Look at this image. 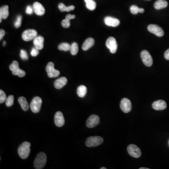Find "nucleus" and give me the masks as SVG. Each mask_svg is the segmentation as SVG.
I'll return each instance as SVG.
<instances>
[{"mask_svg": "<svg viewBox=\"0 0 169 169\" xmlns=\"http://www.w3.org/2000/svg\"><path fill=\"white\" fill-rule=\"evenodd\" d=\"M31 143L28 142H24L21 144L18 149V155L22 159H26L30 155Z\"/></svg>", "mask_w": 169, "mask_h": 169, "instance_id": "f257e3e1", "label": "nucleus"}, {"mask_svg": "<svg viewBox=\"0 0 169 169\" xmlns=\"http://www.w3.org/2000/svg\"><path fill=\"white\" fill-rule=\"evenodd\" d=\"M46 162V156L44 152L39 153L35 158L34 162V166L36 169L44 168Z\"/></svg>", "mask_w": 169, "mask_h": 169, "instance_id": "f03ea898", "label": "nucleus"}, {"mask_svg": "<svg viewBox=\"0 0 169 169\" xmlns=\"http://www.w3.org/2000/svg\"><path fill=\"white\" fill-rule=\"evenodd\" d=\"M103 139L100 136H91L87 139L86 145L88 147H94L102 143Z\"/></svg>", "mask_w": 169, "mask_h": 169, "instance_id": "7ed1b4c3", "label": "nucleus"}, {"mask_svg": "<svg viewBox=\"0 0 169 169\" xmlns=\"http://www.w3.org/2000/svg\"><path fill=\"white\" fill-rule=\"evenodd\" d=\"M9 69L14 75H17L21 77H23L26 75V72L20 68L19 63L17 61H13L9 65Z\"/></svg>", "mask_w": 169, "mask_h": 169, "instance_id": "20e7f679", "label": "nucleus"}, {"mask_svg": "<svg viewBox=\"0 0 169 169\" xmlns=\"http://www.w3.org/2000/svg\"><path fill=\"white\" fill-rule=\"evenodd\" d=\"M42 104V99L40 97L36 96L34 97L30 104V108L32 111L34 113H37L40 111Z\"/></svg>", "mask_w": 169, "mask_h": 169, "instance_id": "39448f33", "label": "nucleus"}, {"mask_svg": "<svg viewBox=\"0 0 169 169\" xmlns=\"http://www.w3.org/2000/svg\"><path fill=\"white\" fill-rule=\"evenodd\" d=\"M37 37V32L34 29L26 30L22 34V39L26 41H29L34 40Z\"/></svg>", "mask_w": 169, "mask_h": 169, "instance_id": "423d86ee", "label": "nucleus"}, {"mask_svg": "<svg viewBox=\"0 0 169 169\" xmlns=\"http://www.w3.org/2000/svg\"><path fill=\"white\" fill-rule=\"evenodd\" d=\"M127 151L131 156L134 158H139L141 156V151L136 145H129L127 147Z\"/></svg>", "mask_w": 169, "mask_h": 169, "instance_id": "0eeeda50", "label": "nucleus"}, {"mask_svg": "<svg viewBox=\"0 0 169 169\" xmlns=\"http://www.w3.org/2000/svg\"><path fill=\"white\" fill-rule=\"evenodd\" d=\"M46 70L49 77H56L59 75L60 71L55 69L54 64L52 62H49V63H48L46 68Z\"/></svg>", "mask_w": 169, "mask_h": 169, "instance_id": "6e6552de", "label": "nucleus"}, {"mask_svg": "<svg viewBox=\"0 0 169 169\" xmlns=\"http://www.w3.org/2000/svg\"><path fill=\"white\" fill-rule=\"evenodd\" d=\"M141 58L146 66L150 67L153 65L152 57L149 52L147 50H143L141 52Z\"/></svg>", "mask_w": 169, "mask_h": 169, "instance_id": "1a4fd4ad", "label": "nucleus"}, {"mask_svg": "<svg viewBox=\"0 0 169 169\" xmlns=\"http://www.w3.org/2000/svg\"><path fill=\"white\" fill-rule=\"evenodd\" d=\"M147 29L149 32L154 34L158 37H162L164 35V31L163 29L158 25L154 24L149 25L147 27Z\"/></svg>", "mask_w": 169, "mask_h": 169, "instance_id": "9d476101", "label": "nucleus"}, {"mask_svg": "<svg viewBox=\"0 0 169 169\" xmlns=\"http://www.w3.org/2000/svg\"><path fill=\"white\" fill-rule=\"evenodd\" d=\"M106 45L111 53L114 54L116 52L118 49V44L114 38L112 37L108 38L106 41Z\"/></svg>", "mask_w": 169, "mask_h": 169, "instance_id": "9b49d317", "label": "nucleus"}, {"mask_svg": "<svg viewBox=\"0 0 169 169\" xmlns=\"http://www.w3.org/2000/svg\"><path fill=\"white\" fill-rule=\"evenodd\" d=\"M120 106L122 111L125 113L129 112L132 110V103L127 98H124L122 99Z\"/></svg>", "mask_w": 169, "mask_h": 169, "instance_id": "f8f14e48", "label": "nucleus"}, {"mask_svg": "<svg viewBox=\"0 0 169 169\" xmlns=\"http://www.w3.org/2000/svg\"><path fill=\"white\" fill-rule=\"evenodd\" d=\"M100 123V118L96 115H92L88 119L86 125L88 128H93L98 125Z\"/></svg>", "mask_w": 169, "mask_h": 169, "instance_id": "ddd939ff", "label": "nucleus"}, {"mask_svg": "<svg viewBox=\"0 0 169 169\" xmlns=\"http://www.w3.org/2000/svg\"><path fill=\"white\" fill-rule=\"evenodd\" d=\"M55 123L57 127H62L65 124V118L63 114L60 111H57L55 115Z\"/></svg>", "mask_w": 169, "mask_h": 169, "instance_id": "4468645a", "label": "nucleus"}, {"mask_svg": "<svg viewBox=\"0 0 169 169\" xmlns=\"http://www.w3.org/2000/svg\"><path fill=\"white\" fill-rule=\"evenodd\" d=\"M33 8H34V12L36 15H42L45 14V9L42 5L38 3L35 2L33 4Z\"/></svg>", "mask_w": 169, "mask_h": 169, "instance_id": "2eb2a0df", "label": "nucleus"}, {"mask_svg": "<svg viewBox=\"0 0 169 169\" xmlns=\"http://www.w3.org/2000/svg\"><path fill=\"white\" fill-rule=\"evenodd\" d=\"M104 22L107 26L112 27H116L120 24V21L118 19L110 17H106L104 18Z\"/></svg>", "mask_w": 169, "mask_h": 169, "instance_id": "dca6fc26", "label": "nucleus"}, {"mask_svg": "<svg viewBox=\"0 0 169 169\" xmlns=\"http://www.w3.org/2000/svg\"><path fill=\"white\" fill-rule=\"evenodd\" d=\"M152 107L156 110H162L166 108L167 104L164 100H159L153 103Z\"/></svg>", "mask_w": 169, "mask_h": 169, "instance_id": "f3484780", "label": "nucleus"}, {"mask_svg": "<svg viewBox=\"0 0 169 169\" xmlns=\"http://www.w3.org/2000/svg\"><path fill=\"white\" fill-rule=\"evenodd\" d=\"M44 38L41 36H37L34 40V46L39 50H41L44 46Z\"/></svg>", "mask_w": 169, "mask_h": 169, "instance_id": "a211bd4d", "label": "nucleus"}, {"mask_svg": "<svg viewBox=\"0 0 169 169\" xmlns=\"http://www.w3.org/2000/svg\"><path fill=\"white\" fill-rule=\"evenodd\" d=\"M67 83V79L66 77H61L55 81L54 87L57 89H61L65 86Z\"/></svg>", "mask_w": 169, "mask_h": 169, "instance_id": "6ab92c4d", "label": "nucleus"}, {"mask_svg": "<svg viewBox=\"0 0 169 169\" xmlns=\"http://www.w3.org/2000/svg\"><path fill=\"white\" fill-rule=\"evenodd\" d=\"M9 6L8 5H4L0 9V22L2 21V18L6 19L9 16Z\"/></svg>", "mask_w": 169, "mask_h": 169, "instance_id": "aec40b11", "label": "nucleus"}, {"mask_svg": "<svg viewBox=\"0 0 169 169\" xmlns=\"http://www.w3.org/2000/svg\"><path fill=\"white\" fill-rule=\"evenodd\" d=\"M76 18L75 15H71L70 14L67 15L65 16V18L62 21V26L63 27L67 28L71 26L70 20L72 19H74Z\"/></svg>", "mask_w": 169, "mask_h": 169, "instance_id": "412c9836", "label": "nucleus"}, {"mask_svg": "<svg viewBox=\"0 0 169 169\" xmlns=\"http://www.w3.org/2000/svg\"><path fill=\"white\" fill-rule=\"evenodd\" d=\"M94 39L92 38H89L84 42L82 46V48L83 50H88L89 48H90L94 45Z\"/></svg>", "mask_w": 169, "mask_h": 169, "instance_id": "4be33fe9", "label": "nucleus"}, {"mask_svg": "<svg viewBox=\"0 0 169 169\" xmlns=\"http://www.w3.org/2000/svg\"><path fill=\"white\" fill-rule=\"evenodd\" d=\"M18 101L21 107L22 108V110L25 111L28 110L29 106L28 103L27 102V100L25 97H20L18 98Z\"/></svg>", "mask_w": 169, "mask_h": 169, "instance_id": "5701e85b", "label": "nucleus"}, {"mask_svg": "<svg viewBox=\"0 0 169 169\" xmlns=\"http://www.w3.org/2000/svg\"><path fill=\"white\" fill-rule=\"evenodd\" d=\"M168 6L167 1L165 0H158L154 4V7L156 9H161L166 8Z\"/></svg>", "mask_w": 169, "mask_h": 169, "instance_id": "b1692460", "label": "nucleus"}, {"mask_svg": "<svg viewBox=\"0 0 169 169\" xmlns=\"http://www.w3.org/2000/svg\"><path fill=\"white\" fill-rule=\"evenodd\" d=\"M77 94L79 97H84L87 94V88L84 85H81L79 86L77 88Z\"/></svg>", "mask_w": 169, "mask_h": 169, "instance_id": "393cba45", "label": "nucleus"}, {"mask_svg": "<svg viewBox=\"0 0 169 169\" xmlns=\"http://www.w3.org/2000/svg\"><path fill=\"white\" fill-rule=\"evenodd\" d=\"M58 8L59 10L62 12L67 11L69 12L71 10H73L75 9V7L73 5H71L70 6L67 7L63 4V3H60L58 5Z\"/></svg>", "mask_w": 169, "mask_h": 169, "instance_id": "a878e982", "label": "nucleus"}, {"mask_svg": "<svg viewBox=\"0 0 169 169\" xmlns=\"http://www.w3.org/2000/svg\"><path fill=\"white\" fill-rule=\"evenodd\" d=\"M86 3V7L88 9L94 10L96 7V3L94 0H84Z\"/></svg>", "mask_w": 169, "mask_h": 169, "instance_id": "bb28decb", "label": "nucleus"}, {"mask_svg": "<svg viewBox=\"0 0 169 169\" xmlns=\"http://www.w3.org/2000/svg\"><path fill=\"white\" fill-rule=\"evenodd\" d=\"M71 53L72 55H76L79 51V46L77 43L74 42L71 46Z\"/></svg>", "mask_w": 169, "mask_h": 169, "instance_id": "cd10ccee", "label": "nucleus"}, {"mask_svg": "<svg viewBox=\"0 0 169 169\" xmlns=\"http://www.w3.org/2000/svg\"><path fill=\"white\" fill-rule=\"evenodd\" d=\"M71 46L68 43H62L58 46V49L60 50L68 51L71 49Z\"/></svg>", "mask_w": 169, "mask_h": 169, "instance_id": "c85d7f7f", "label": "nucleus"}, {"mask_svg": "<svg viewBox=\"0 0 169 169\" xmlns=\"http://www.w3.org/2000/svg\"><path fill=\"white\" fill-rule=\"evenodd\" d=\"M14 96L12 95H10L7 98L6 100L5 101V103H6V105L7 107H11V106L13 105L14 104Z\"/></svg>", "mask_w": 169, "mask_h": 169, "instance_id": "c756f323", "label": "nucleus"}, {"mask_svg": "<svg viewBox=\"0 0 169 169\" xmlns=\"http://www.w3.org/2000/svg\"><path fill=\"white\" fill-rule=\"evenodd\" d=\"M22 17L21 15H18L17 17V20L14 23L15 27V28H19L21 26L22 23Z\"/></svg>", "mask_w": 169, "mask_h": 169, "instance_id": "7c9ffc66", "label": "nucleus"}, {"mask_svg": "<svg viewBox=\"0 0 169 169\" xmlns=\"http://www.w3.org/2000/svg\"><path fill=\"white\" fill-rule=\"evenodd\" d=\"M7 99L6 95L5 92L2 90H0V103H3L5 102Z\"/></svg>", "mask_w": 169, "mask_h": 169, "instance_id": "2f4dec72", "label": "nucleus"}, {"mask_svg": "<svg viewBox=\"0 0 169 169\" xmlns=\"http://www.w3.org/2000/svg\"><path fill=\"white\" fill-rule=\"evenodd\" d=\"M20 57L22 59L24 60H27L28 59V55L27 54V53L26 50L22 49L20 51Z\"/></svg>", "mask_w": 169, "mask_h": 169, "instance_id": "473e14b6", "label": "nucleus"}, {"mask_svg": "<svg viewBox=\"0 0 169 169\" xmlns=\"http://www.w3.org/2000/svg\"><path fill=\"white\" fill-rule=\"evenodd\" d=\"M130 9L131 13L133 14H137L139 12V8L136 5H132Z\"/></svg>", "mask_w": 169, "mask_h": 169, "instance_id": "72a5a7b5", "label": "nucleus"}, {"mask_svg": "<svg viewBox=\"0 0 169 169\" xmlns=\"http://www.w3.org/2000/svg\"><path fill=\"white\" fill-rule=\"evenodd\" d=\"M39 53V49H37L35 47L32 48V50H31V56H32V57H36V56L38 55Z\"/></svg>", "mask_w": 169, "mask_h": 169, "instance_id": "f704fd0d", "label": "nucleus"}, {"mask_svg": "<svg viewBox=\"0 0 169 169\" xmlns=\"http://www.w3.org/2000/svg\"><path fill=\"white\" fill-rule=\"evenodd\" d=\"M34 8H33V7H32L30 5H28V6L26 7V13L27 14L29 15H31L32 14V13H33V11H34Z\"/></svg>", "mask_w": 169, "mask_h": 169, "instance_id": "c9c22d12", "label": "nucleus"}, {"mask_svg": "<svg viewBox=\"0 0 169 169\" xmlns=\"http://www.w3.org/2000/svg\"><path fill=\"white\" fill-rule=\"evenodd\" d=\"M5 32L3 29H1L0 30V40H1L4 35H5Z\"/></svg>", "mask_w": 169, "mask_h": 169, "instance_id": "e433bc0d", "label": "nucleus"}, {"mask_svg": "<svg viewBox=\"0 0 169 169\" xmlns=\"http://www.w3.org/2000/svg\"><path fill=\"white\" fill-rule=\"evenodd\" d=\"M164 57L166 59L169 60V48L167 49L164 53Z\"/></svg>", "mask_w": 169, "mask_h": 169, "instance_id": "4c0bfd02", "label": "nucleus"}, {"mask_svg": "<svg viewBox=\"0 0 169 169\" xmlns=\"http://www.w3.org/2000/svg\"><path fill=\"white\" fill-rule=\"evenodd\" d=\"M145 10L143 8H139V13H143L144 12Z\"/></svg>", "mask_w": 169, "mask_h": 169, "instance_id": "58836bf2", "label": "nucleus"}, {"mask_svg": "<svg viewBox=\"0 0 169 169\" xmlns=\"http://www.w3.org/2000/svg\"><path fill=\"white\" fill-rule=\"evenodd\" d=\"M6 42L5 41H3V46H4L6 45Z\"/></svg>", "mask_w": 169, "mask_h": 169, "instance_id": "ea45409f", "label": "nucleus"}, {"mask_svg": "<svg viewBox=\"0 0 169 169\" xmlns=\"http://www.w3.org/2000/svg\"><path fill=\"white\" fill-rule=\"evenodd\" d=\"M139 169H149V168H145V167H141V168H139Z\"/></svg>", "mask_w": 169, "mask_h": 169, "instance_id": "a19ab883", "label": "nucleus"}, {"mask_svg": "<svg viewBox=\"0 0 169 169\" xmlns=\"http://www.w3.org/2000/svg\"><path fill=\"white\" fill-rule=\"evenodd\" d=\"M107 169V168H105V167H102V168H101V169Z\"/></svg>", "mask_w": 169, "mask_h": 169, "instance_id": "79ce46f5", "label": "nucleus"}, {"mask_svg": "<svg viewBox=\"0 0 169 169\" xmlns=\"http://www.w3.org/2000/svg\"></svg>", "mask_w": 169, "mask_h": 169, "instance_id": "37998d69", "label": "nucleus"}]
</instances>
